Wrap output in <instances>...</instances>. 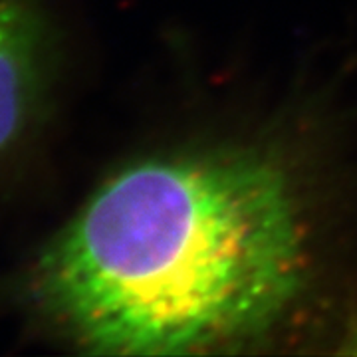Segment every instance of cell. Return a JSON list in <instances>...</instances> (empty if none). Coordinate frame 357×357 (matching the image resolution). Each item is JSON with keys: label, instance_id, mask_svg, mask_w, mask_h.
Returning <instances> with one entry per match:
<instances>
[{"label": "cell", "instance_id": "cell-1", "mask_svg": "<svg viewBox=\"0 0 357 357\" xmlns=\"http://www.w3.org/2000/svg\"><path fill=\"white\" fill-rule=\"evenodd\" d=\"M332 178L284 129L201 135L119 169L46 248L36 292L93 356L307 342L330 298Z\"/></svg>", "mask_w": 357, "mask_h": 357}, {"label": "cell", "instance_id": "cell-2", "mask_svg": "<svg viewBox=\"0 0 357 357\" xmlns=\"http://www.w3.org/2000/svg\"><path fill=\"white\" fill-rule=\"evenodd\" d=\"M42 26L24 0H0V155L24 129L42 76Z\"/></svg>", "mask_w": 357, "mask_h": 357}, {"label": "cell", "instance_id": "cell-3", "mask_svg": "<svg viewBox=\"0 0 357 357\" xmlns=\"http://www.w3.org/2000/svg\"><path fill=\"white\" fill-rule=\"evenodd\" d=\"M330 351L344 354V356H357V298L356 302L347 307L344 319L340 321Z\"/></svg>", "mask_w": 357, "mask_h": 357}]
</instances>
